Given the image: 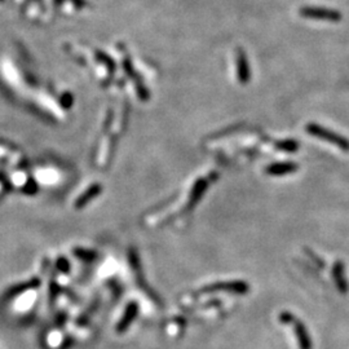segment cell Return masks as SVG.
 Wrapping results in <instances>:
<instances>
[{
    "label": "cell",
    "instance_id": "cell-1",
    "mask_svg": "<svg viewBox=\"0 0 349 349\" xmlns=\"http://www.w3.org/2000/svg\"><path fill=\"white\" fill-rule=\"evenodd\" d=\"M280 321L282 323H290V325H293L294 331H295L296 337H298L300 349L312 348V343H310V337L307 331V328H305V326L303 325L299 319H296L295 317L291 313H289V312H284V313L280 316Z\"/></svg>",
    "mask_w": 349,
    "mask_h": 349
},
{
    "label": "cell",
    "instance_id": "cell-2",
    "mask_svg": "<svg viewBox=\"0 0 349 349\" xmlns=\"http://www.w3.org/2000/svg\"><path fill=\"white\" fill-rule=\"evenodd\" d=\"M307 131L309 132L310 134H313V136H316V137H319V138H322V140L328 141V143L334 144V145L339 147V148H340V149L349 150V141L346 140V138L341 137V136H339V134L332 133V132L328 131V129L322 128L321 125L308 124L307 125Z\"/></svg>",
    "mask_w": 349,
    "mask_h": 349
},
{
    "label": "cell",
    "instance_id": "cell-3",
    "mask_svg": "<svg viewBox=\"0 0 349 349\" xmlns=\"http://www.w3.org/2000/svg\"><path fill=\"white\" fill-rule=\"evenodd\" d=\"M300 15L312 20H323V21H340V13L323 8H313V7H303L300 9Z\"/></svg>",
    "mask_w": 349,
    "mask_h": 349
},
{
    "label": "cell",
    "instance_id": "cell-4",
    "mask_svg": "<svg viewBox=\"0 0 349 349\" xmlns=\"http://www.w3.org/2000/svg\"><path fill=\"white\" fill-rule=\"evenodd\" d=\"M296 170H298V166L294 163H275L269 166L266 168V172L273 176H282V175H287Z\"/></svg>",
    "mask_w": 349,
    "mask_h": 349
},
{
    "label": "cell",
    "instance_id": "cell-5",
    "mask_svg": "<svg viewBox=\"0 0 349 349\" xmlns=\"http://www.w3.org/2000/svg\"><path fill=\"white\" fill-rule=\"evenodd\" d=\"M238 69H239V79L242 83H247L248 78H250V72H248V65L246 61L245 54L238 51Z\"/></svg>",
    "mask_w": 349,
    "mask_h": 349
},
{
    "label": "cell",
    "instance_id": "cell-6",
    "mask_svg": "<svg viewBox=\"0 0 349 349\" xmlns=\"http://www.w3.org/2000/svg\"><path fill=\"white\" fill-rule=\"evenodd\" d=\"M334 278L335 282H336L337 289L345 293L346 291V284L345 281L343 280V264L341 263H336L334 266Z\"/></svg>",
    "mask_w": 349,
    "mask_h": 349
},
{
    "label": "cell",
    "instance_id": "cell-7",
    "mask_svg": "<svg viewBox=\"0 0 349 349\" xmlns=\"http://www.w3.org/2000/svg\"><path fill=\"white\" fill-rule=\"evenodd\" d=\"M277 148H280L281 150H285V152H296L299 149V144L295 143L293 140L289 141H281V143H277Z\"/></svg>",
    "mask_w": 349,
    "mask_h": 349
},
{
    "label": "cell",
    "instance_id": "cell-8",
    "mask_svg": "<svg viewBox=\"0 0 349 349\" xmlns=\"http://www.w3.org/2000/svg\"><path fill=\"white\" fill-rule=\"evenodd\" d=\"M134 312H136V307L134 305H129L128 307V310H127V314H125V319L122 322V325H120V327H124L127 323L131 321V318L133 317V314H134Z\"/></svg>",
    "mask_w": 349,
    "mask_h": 349
}]
</instances>
